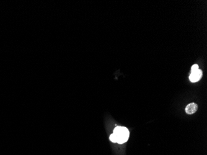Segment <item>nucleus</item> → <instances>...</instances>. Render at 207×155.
<instances>
[{"instance_id": "f257e3e1", "label": "nucleus", "mask_w": 207, "mask_h": 155, "mask_svg": "<svg viewBox=\"0 0 207 155\" xmlns=\"http://www.w3.org/2000/svg\"><path fill=\"white\" fill-rule=\"evenodd\" d=\"M114 135L115 137L116 142L119 144H123L128 140L130 132L127 128L118 126L114 129Z\"/></svg>"}, {"instance_id": "f03ea898", "label": "nucleus", "mask_w": 207, "mask_h": 155, "mask_svg": "<svg viewBox=\"0 0 207 155\" xmlns=\"http://www.w3.org/2000/svg\"><path fill=\"white\" fill-rule=\"evenodd\" d=\"M203 76V72L201 70L199 69L198 70L191 72L190 76H189V80L192 83H196L199 81Z\"/></svg>"}, {"instance_id": "7ed1b4c3", "label": "nucleus", "mask_w": 207, "mask_h": 155, "mask_svg": "<svg viewBox=\"0 0 207 155\" xmlns=\"http://www.w3.org/2000/svg\"><path fill=\"white\" fill-rule=\"evenodd\" d=\"M198 109V106L197 104H196V103H191L189 104H188L186 107V112L187 114L191 115L193 114L194 113L196 112V111H197Z\"/></svg>"}, {"instance_id": "20e7f679", "label": "nucleus", "mask_w": 207, "mask_h": 155, "mask_svg": "<svg viewBox=\"0 0 207 155\" xmlns=\"http://www.w3.org/2000/svg\"><path fill=\"white\" fill-rule=\"evenodd\" d=\"M199 69V66L198 65L196 64V65H192V68H191V71L192 72H194V71H196L197 70H198Z\"/></svg>"}, {"instance_id": "39448f33", "label": "nucleus", "mask_w": 207, "mask_h": 155, "mask_svg": "<svg viewBox=\"0 0 207 155\" xmlns=\"http://www.w3.org/2000/svg\"><path fill=\"white\" fill-rule=\"evenodd\" d=\"M109 139H110V140L112 142L117 143V142H116V139H115V135H114V134H112V135H110Z\"/></svg>"}]
</instances>
